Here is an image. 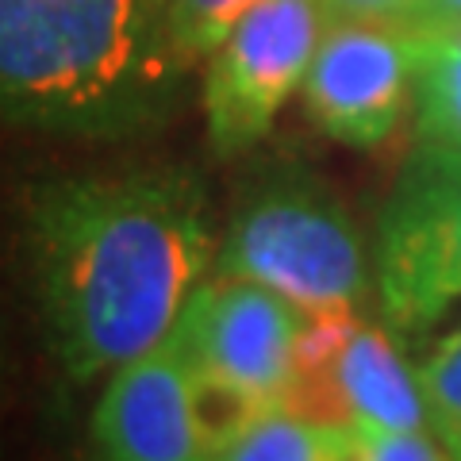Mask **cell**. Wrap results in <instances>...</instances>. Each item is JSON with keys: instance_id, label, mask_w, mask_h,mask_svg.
Wrapping results in <instances>:
<instances>
[{"instance_id": "cell-1", "label": "cell", "mask_w": 461, "mask_h": 461, "mask_svg": "<svg viewBox=\"0 0 461 461\" xmlns=\"http://www.w3.org/2000/svg\"><path fill=\"white\" fill-rule=\"evenodd\" d=\"M23 254L58 369L89 384L166 342L220 239L204 181L147 166L32 185Z\"/></svg>"}, {"instance_id": "cell-2", "label": "cell", "mask_w": 461, "mask_h": 461, "mask_svg": "<svg viewBox=\"0 0 461 461\" xmlns=\"http://www.w3.org/2000/svg\"><path fill=\"white\" fill-rule=\"evenodd\" d=\"M196 62L169 0H0V100L12 127L115 142L166 127Z\"/></svg>"}, {"instance_id": "cell-3", "label": "cell", "mask_w": 461, "mask_h": 461, "mask_svg": "<svg viewBox=\"0 0 461 461\" xmlns=\"http://www.w3.org/2000/svg\"><path fill=\"white\" fill-rule=\"evenodd\" d=\"M212 277H242L304 312L362 308L369 254L350 212L308 166L277 162L242 185Z\"/></svg>"}, {"instance_id": "cell-4", "label": "cell", "mask_w": 461, "mask_h": 461, "mask_svg": "<svg viewBox=\"0 0 461 461\" xmlns=\"http://www.w3.org/2000/svg\"><path fill=\"white\" fill-rule=\"evenodd\" d=\"M373 266L384 323L403 346L461 304V150L420 139L384 200Z\"/></svg>"}, {"instance_id": "cell-5", "label": "cell", "mask_w": 461, "mask_h": 461, "mask_svg": "<svg viewBox=\"0 0 461 461\" xmlns=\"http://www.w3.org/2000/svg\"><path fill=\"white\" fill-rule=\"evenodd\" d=\"M327 0H258L212 50L200 85L208 142L220 158H239L269 135L285 100L304 89L323 35Z\"/></svg>"}, {"instance_id": "cell-6", "label": "cell", "mask_w": 461, "mask_h": 461, "mask_svg": "<svg viewBox=\"0 0 461 461\" xmlns=\"http://www.w3.org/2000/svg\"><path fill=\"white\" fill-rule=\"evenodd\" d=\"M304 308L242 277H208L185 304L169 339L200 377H215L281 408L296 369Z\"/></svg>"}, {"instance_id": "cell-7", "label": "cell", "mask_w": 461, "mask_h": 461, "mask_svg": "<svg viewBox=\"0 0 461 461\" xmlns=\"http://www.w3.org/2000/svg\"><path fill=\"white\" fill-rule=\"evenodd\" d=\"M415 108V35L403 23H330L304 77V112L327 139L373 150Z\"/></svg>"}, {"instance_id": "cell-8", "label": "cell", "mask_w": 461, "mask_h": 461, "mask_svg": "<svg viewBox=\"0 0 461 461\" xmlns=\"http://www.w3.org/2000/svg\"><path fill=\"white\" fill-rule=\"evenodd\" d=\"M89 435L96 461H208L193 408V373L169 335L115 369Z\"/></svg>"}, {"instance_id": "cell-9", "label": "cell", "mask_w": 461, "mask_h": 461, "mask_svg": "<svg viewBox=\"0 0 461 461\" xmlns=\"http://www.w3.org/2000/svg\"><path fill=\"white\" fill-rule=\"evenodd\" d=\"M393 330L362 327L342 354V388L362 430H435L420 384V369L408 366Z\"/></svg>"}, {"instance_id": "cell-10", "label": "cell", "mask_w": 461, "mask_h": 461, "mask_svg": "<svg viewBox=\"0 0 461 461\" xmlns=\"http://www.w3.org/2000/svg\"><path fill=\"white\" fill-rule=\"evenodd\" d=\"M411 32V27H408ZM415 35V127L423 142L461 150V23Z\"/></svg>"}, {"instance_id": "cell-11", "label": "cell", "mask_w": 461, "mask_h": 461, "mask_svg": "<svg viewBox=\"0 0 461 461\" xmlns=\"http://www.w3.org/2000/svg\"><path fill=\"white\" fill-rule=\"evenodd\" d=\"M354 427L312 423L300 415L273 408L247 435H239L208 461H339Z\"/></svg>"}, {"instance_id": "cell-12", "label": "cell", "mask_w": 461, "mask_h": 461, "mask_svg": "<svg viewBox=\"0 0 461 461\" xmlns=\"http://www.w3.org/2000/svg\"><path fill=\"white\" fill-rule=\"evenodd\" d=\"M420 384L430 408V427L454 454L461 446V323L427 354Z\"/></svg>"}, {"instance_id": "cell-13", "label": "cell", "mask_w": 461, "mask_h": 461, "mask_svg": "<svg viewBox=\"0 0 461 461\" xmlns=\"http://www.w3.org/2000/svg\"><path fill=\"white\" fill-rule=\"evenodd\" d=\"M173 5V23H177L181 47L193 62H208L212 50L230 35L258 0H169Z\"/></svg>"}, {"instance_id": "cell-14", "label": "cell", "mask_w": 461, "mask_h": 461, "mask_svg": "<svg viewBox=\"0 0 461 461\" xmlns=\"http://www.w3.org/2000/svg\"><path fill=\"white\" fill-rule=\"evenodd\" d=\"M366 461H454L430 438V430H362Z\"/></svg>"}, {"instance_id": "cell-15", "label": "cell", "mask_w": 461, "mask_h": 461, "mask_svg": "<svg viewBox=\"0 0 461 461\" xmlns=\"http://www.w3.org/2000/svg\"><path fill=\"white\" fill-rule=\"evenodd\" d=\"M335 23H403L411 0H327Z\"/></svg>"}, {"instance_id": "cell-16", "label": "cell", "mask_w": 461, "mask_h": 461, "mask_svg": "<svg viewBox=\"0 0 461 461\" xmlns=\"http://www.w3.org/2000/svg\"><path fill=\"white\" fill-rule=\"evenodd\" d=\"M446 23H461V0H411L408 16H403V27H411V32Z\"/></svg>"}, {"instance_id": "cell-17", "label": "cell", "mask_w": 461, "mask_h": 461, "mask_svg": "<svg viewBox=\"0 0 461 461\" xmlns=\"http://www.w3.org/2000/svg\"><path fill=\"white\" fill-rule=\"evenodd\" d=\"M454 461H461V446H457V450H454Z\"/></svg>"}]
</instances>
